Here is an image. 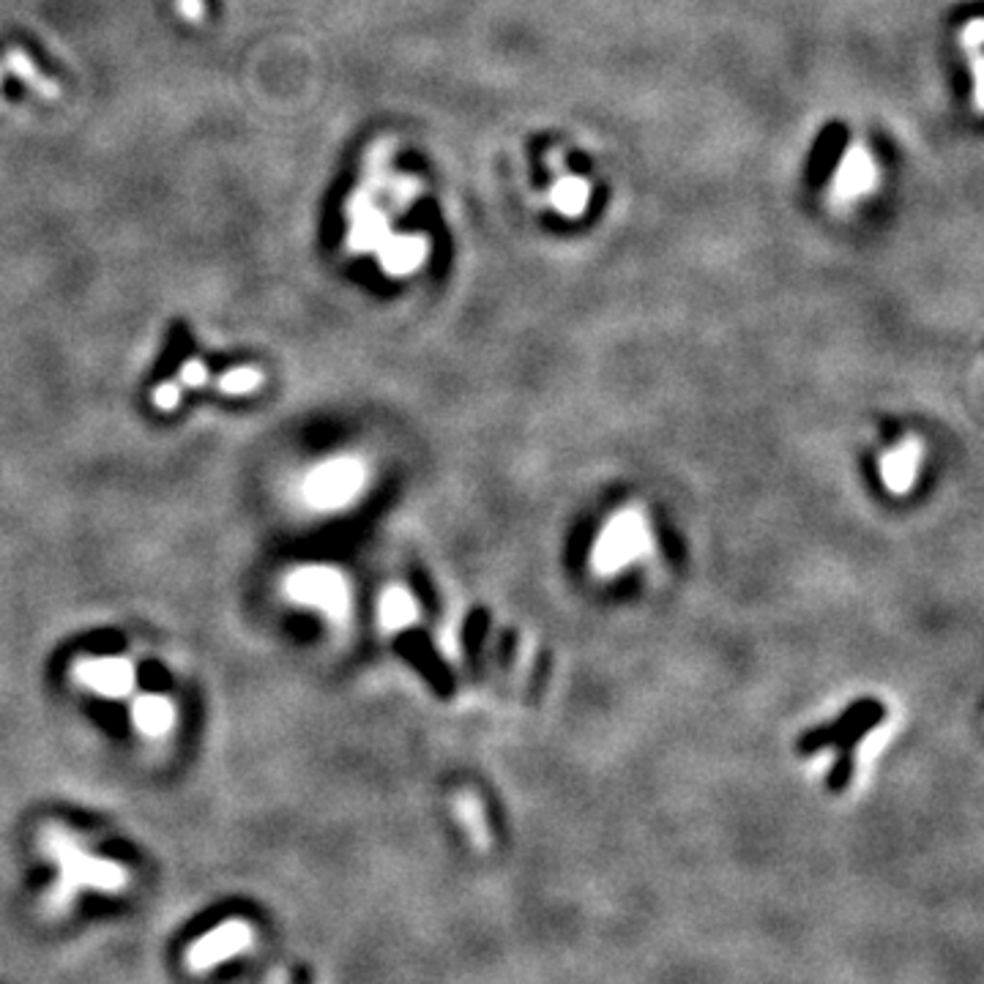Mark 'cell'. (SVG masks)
<instances>
[{
	"label": "cell",
	"mask_w": 984,
	"mask_h": 984,
	"mask_svg": "<svg viewBox=\"0 0 984 984\" xmlns=\"http://www.w3.org/2000/svg\"><path fill=\"white\" fill-rule=\"evenodd\" d=\"M416 600L405 589L394 585V589L385 591L381 600V621L385 629H405V626H411L416 621Z\"/></svg>",
	"instance_id": "obj_9"
},
{
	"label": "cell",
	"mask_w": 984,
	"mask_h": 984,
	"mask_svg": "<svg viewBox=\"0 0 984 984\" xmlns=\"http://www.w3.org/2000/svg\"><path fill=\"white\" fill-rule=\"evenodd\" d=\"M50 848L61 859L63 875L68 878V884H88V886H118L124 880V872L118 870L109 861H99L85 856L77 845L72 843L63 834H50Z\"/></svg>",
	"instance_id": "obj_5"
},
{
	"label": "cell",
	"mask_w": 984,
	"mask_h": 984,
	"mask_svg": "<svg viewBox=\"0 0 984 984\" xmlns=\"http://www.w3.org/2000/svg\"><path fill=\"white\" fill-rule=\"evenodd\" d=\"M878 183V167H875L870 151L865 146H850L845 159L839 162L837 181H834V198L856 200L861 194L872 192Z\"/></svg>",
	"instance_id": "obj_6"
},
{
	"label": "cell",
	"mask_w": 984,
	"mask_h": 984,
	"mask_svg": "<svg viewBox=\"0 0 984 984\" xmlns=\"http://www.w3.org/2000/svg\"><path fill=\"white\" fill-rule=\"evenodd\" d=\"M131 719H135V728L140 733L159 739V736L170 733L172 722H176V709L165 695H140L131 703Z\"/></svg>",
	"instance_id": "obj_7"
},
{
	"label": "cell",
	"mask_w": 984,
	"mask_h": 984,
	"mask_svg": "<svg viewBox=\"0 0 984 984\" xmlns=\"http://www.w3.org/2000/svg\"><path fill=\"white\" fill-rule=\"evenodd\" d=\"M181 402V389L176 383H162L157 391H154V405L159 411H172V408Z\"/></svg>",
	"instance_id": "obj_12"
},
{
	"label": "cell",
	"mask_w": 984,
	"mask_h": 984,
	"mask_svg": "<svg viewBox=\"0 0 984 984\" xmlns=\"http://www.w3.org/2000/svg\"><path fill=\"white\" fill-rule=\"evenodd\" d=\"M285 596L301 607L320 610L328 618H342L350 607V591L342 574L334 567H298L287 574Z\"/></svg>",
	"instance_id": "obj_2"
},
{
	"label": "cell",
	"mask_w": 984,
	"mask_h": 984,
	"mask_svg": "<svg viewBox=\"0 0 984 984\" xmlns=\"http://www.w3.org/2000/svg\"><path fill=\"white\" fill-rule=\"evenodd\" d=\"M261 383H263L261 372L250 370V367H246V370H230L228 375H224L222 381H219V385H222L224 394H233V396L250 394V391H255Z\"/></svg>",
	"instance_id": "obj_11"
},
{
	"label": "cell",
	"mask_w": 984,
	"mask_h": 984,
	"mask_svg": "<svg viewBox=\"0 0 984 984\" xmlns=\"http://www.w3.org/2000/svg\"><path fill=\"white\" fill-rule=\"evenodd\" d=\"M74 678L83 687L94 689L102 698H129L137 687L135 665L124 656H102V659H83L74 665Z\"/></svg>",
	"instance_id": "obj_4"
},
{
	"label": "cell",
	"mask_w": 984,
	"mask_h": 984,
	"mask_svg": "<svg viewBox=\"0 0 984 984\" xmlns=\"http://www.w3.org/2000/svg\"><path fill=\"white\" fill-rule=\"evenodd\" d=\"M181 381L187 385H192V389H198V385H203L205 381H209V375H205V367L198 364V361H189V364L181 370Z\"/></svg>",
	"instance_id": "obj_13"
},
{
	"label": "cell",
	"mask_w": 984,
	"mask_h": 984,
	"mask_svg": "<svg viewBox=\"0 0 984 984\" xmlns=\"http://www.w3.org/2000/svg\"><path fill=\"white\" fill-rule=\"evenodd\" d=\"M367 485V468L359 457H334L307 474L301 498L315 511H337L353 504Z\"/></svg>",
	"instance_id": "obj_1"
},
{
	"label": "cell",
	"mask_w": 984,
	"mask_h": 984,
	"mask_svg": "<svg viewBox=\"0 0 984 984\" xmlns=\"http://www.w3.org/2000/svg\"><path fill=\"white\" fill-rule=\"evenodd\" d=\"M646 547H648V531L643 517L635 515V511H624V515H618L607 528H604V533L594 550V567L604 574L618 572V569H624L629 561H635Z\"/></svg>",
	"instance_id": "obj_3"
},
{
	"label": "cell",
	"mask_w": 984,
	"mask_h": 984,
	"mask_svg": "<svg viewBox=\"0 0 984 984\" xmlns=\"http://www.w3.org/2000/svg\"><path fill=\"white\" fill-rule=\"evenodd\" d=\"M550 203L563 216H580L585 211V205H589V183L583 178H561L552 187Z\"/></svg>",
	"instance_id": "obj_10"
},
{
	"label": "cell",
	"mask_w": 984,
	"mask_h": 984,
	"mask_svg": "<svg viewBox=\"0 0 984 984\" xmlns=\"http://www.w3.org/2000/svg\"><path fill=\"white\" fill-rule=\"evenodd\" d=\"M917 470H919V448L913 446V443H906V446L886 454L884 465H880L886 487L895 493H906L908 487L913 485V479H917Z\"/></svg>",
	"instance_id": "obj_8"
}]
</instances>
